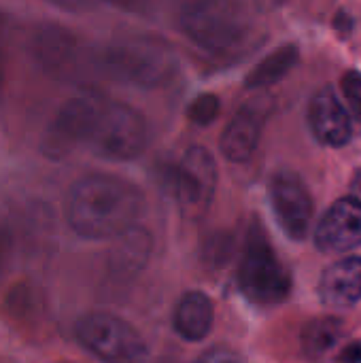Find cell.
Listing matches in <instances>:
<instances>
[{"mask_svg": "<svg viewBox=\"0 0 361 363\" xmlns=\"http://www.w3.org/2000/svg\"><path fill=\"white\" fill-rule=\"evenodd\" d=\"M143 211L140 189L115 174H89L68 194V223L89 240L121 236L132 230Z\"/></svg>", "mask_w": 361, "mask_h": 363, "instance_id": "1", "label": "cell"}, {"mask_svg": "<svg viewBox=\"0 0 361 363\" xmlns=\"http://www.w3.org/2000/svg\"><path fill=\"white\" fill-rule=\"evenodd\" d=\"M179 26L200 49L223 53L245 36L247 17L238 0H181Z\"/></svg>", "mask_w": 361, "mask_h": 363, "instance_id": "2", "label": "cell"}, {"mask_svg": "<svg viewBox=\"0 0 361 363\" xmlns=\"http://www.w3.org/2000/svg\"><path fill=\"white\" fill-rule=\"evenodd\" d=\"M174 51L155 38H130L102 53V68L123 83L140 87L166 85L177 72Z\"/></svg>", "mask_w": 361, "mask_h": 363, "instance_id": "3", "label": "cell"}, {"mask_svg": "<svg viewBox=\"0 0 361 363\" xmlns=\"http://www.w3.org/2000/svg\"><path fill=\"white\" fill-rule=\"evenodd\" d=\"M238 285L243 294L260 306L279 304L289 296L291 274L260 230H253L247 240L238 270Z\"/></svg>", "mask_w": 361, "mask_h": 363, "instance_id": "4", "label": "cell"}, {"mask_svg": "<svg viewBox=\"0 0 361 363\" xmlns=\"http://www.w3.org/2000/svg\"><path fill=\"white\" fill-rule=\"evenodd\" d=\"M147 143V121L134 106L123 102H104L87 145L100 157L128 162L138 157L145 151Z\"/></svg>", "mask_w": 361, "mask_h": 363, "instance_id": "5", "label": "cell"}, {"mask_svg": "<svg viewBox=\"0 0 361 363\" xmlns=\"http://www.w3.org/2000/svg\"><path fill=\"white\" fill-rule=\"evenodd\" d=\"M79 342L104 363H143L147 345L123 319L109 313H91L77 323Z\"/></svg>", "mask_w": 361, "mask_h": 363, "instance_id": "6", "label": "cell"}, {"mask_svg": "<svg viewBox=\"0 0 361 363\" xmlns=\"http://www.w3.org/2000/svg\"><path fill=\"white\" fill-rule=\"evenodd\" d=\"M217 189V164L209 149L189 147L174 172V194L187 219L206 215Z\"/></svg>", "mask_w": 361, "mask_h": 363, "instance_id": "7", "label": "cell"}, {"mask_svg": "<svg viewBox=\"0 0 361 363\" xmlns=\"http://www.w3.org/2000/svg\"><path fill=\"white\" fill-rule=\"evenodd\" d=\"M104 102L91 96H79L68 100L45 136V153L53 160L64 157L77 145L89 143L96 121L102 113Z\"/></svg>", "mask_w": 361, "mask_h": 363, "instance_id": "8", "label": "cell"}, {"mask_svg": "<svg viewBox=\"0 0 361 363\" xmlns=\"http://www.w3.org/2000/svg\"><path fill=\"white\" fill-rule=\"evenodd\" d=\"M270 204L281 230L294 240H304L313 221V198L304 181L294 172H277L270 181Z\"/></svg>", "mask_w": 361, "mask_h": 363, "instance_id": "9", "label": "cell"}, {"mask_svg": "<svg viewBox=\"0 0 361 363\" xmlns=\"http://www.w3.org/2000/svg\"><path fill=\"white\" fill-rule=\"evenodd\" d=\"M309 123L315 138L328 147H343L353 138V115L332 87H321L309 106Z\"/></svg>", "mask_w": 361, "mask_h": 363, "instance_id": "10", "label": "cell"}, {"mask_svg": "<svg viewBox=\"0 0 361 363\" xmlns=\"http://www.w3.org/2000/svg\"><path fill=\"white\" fill-rule=\"evenodd\" d=\"M317 247L328 253L351 251L361 245V200L343 198L330 206L321 219L317 234Z\"/></svg>", "mask_w": 361, "mask_h": 363, "instance_id": "11", "label": "cell"}, {"mask_svg": "<svg viewBox=\"0 0 361 363\" xmlns=\"http://www.w3.org/2000/svg\"><path fill=\"white\" fill-rule=\"evenodd\" d=\"M319 296L334 311L353 306L361 298V257H345L332 264L321 277Z\"/></svg>", "mask_w": 361, "mask_h": 363, "instance_id": "12", "label": "cell"}, {"mask_svg": "<svg viewBox=\"0 0 361 363\" xmlns=\"http://www.w3.org/2000/svg\"><path fill=\"white\" fill-rule=\"evenodd\" d=\"M260 134H262V115L257 108L247 106L243 111H238L232 121L226 125L223 134H221V153L230 160V162H247L260 143Z\"/></svg>", "mask_w": 361, "mask_h": 363, "instance_id": "13", "label": "cell"}, {"mask_svg": "<svg viewBox=\"0 0 361 363\" xmlns=\"http://www.w3.org/2000/svg\"><path fill=\"white\" fill-rule=\"evenodd\" d=\"M74 49H77V40L72 38L68 30L60 26L49 23L36 32L34 55L38 64L53 74H60L68 68V64L74 57Z\"/></svg>", "mask_w": 361, "mask_h": 363, "instance_id": "14", "label": "cell"}, {"mask_svg": "<svg viewBox=\"0 0 361 363\" xmlns=\"http://www.w3.org/2000/svg\"><path fill=\"white\" fill-rule=\"evenodd\" d=\"M215 319L213 302L202 291H189L181 298L174 311V328L187 340H202L209 336Z\"/></svg>", "mask_w": 361, "mask_h": 363, "instance_id": "15", "label": "cell"}, {"mask_svg": "<svg viewBox=\"0 0 361 363\" xmlns=\"http://www.w3.org/2000/svg\"><path fill=\"white\" fill-rule=\"evenodd\" d=\"M298 47L296 45H283L277 51H272L270 55H266L249 74H247V87L255 89V87H268L279 83L281 79H285L294 66L298 64Z\"/></svg>", "mask_w": 361, "mask_h": 363, "instance_id": "16", "label": "cell"}, {"mask_svg": "<svg viewBox=\"0 0 361 363\" xmlns=\"http://www.w3.org/2000/svg\"><path fill=\"white\" fill-rule=\"evenodd\" d=\"M343 325L336 319H317L304 330V349L313 357H321L340 340Z\"/></svg>", "mask_w": 361, "mask_h": 363, "instance_id": "17", "label": "cell"}, {"mask_svg": "<svg viewBox=\"0 0 361 363\" xmlns=\"http://www.w3.org/2000/svg\"><path fill=\"white\" fill-rule=\"evenodd\" d=\"M219 113H221V102H219V98L215 94H202V96H198L189 104V108H187V117L194 123H198V125L213 123L219 117Z\"/></svg>", "mask_w": 361, "mask_h": 363, "instance_id": "18", "label": "cell"}, {"mask_svg": "<svg viewBox=\"0 0 361 363\" xmlns=\"http://www.w3.org/2000/svg\"><path fill=\"white\" fill-rule=\"evenodd\" d=\"M340 91L343 98L347 102L349 113L353 115V119L361 121V72L355 68H349L343 77H340Z\"/></svg>", "mask_w": 361, "mask_h": 363, "instance_id": "19", "label": "cell"}, {"mask_svg": "<svg viewBox=\"0 0 361 363\" xmlns=\"http://www.w3.org/2000/svg\"><path fill=\"white\" fill-rule=\"evenodd\" d=\"M198 363H243V362H240V357H238L232 349L217 347V349L209 351L206 355H202Z\"/></svg>", "mask_w": 361, "mask_h": 363, "instance_id": "20", "label": "cell"}, {"mask_svg": "<svg viewBox=\"0 0 361 363\" xmlns=\"http://www.w3.org/2000/svg\"><path fill=\"white\" fill-rule=\"evenodd\" d=\"M47 2H51L53 6L64 9V11H72V13L87 11L94 4V0H47Z\"/></svg>", "mask_w": 361, "mask_h": 363, "instance_id": "21", "label": "cell"}, {"mask_svg": "<svg viewBox=\"0 0 361 363\" xmlns=\"http://www.w3.org/2000/svg\"><path fill=\"white\" fill-rule=\"evenodd\" d=\"M287 0H255V6L262 11V13H270V11H277L285 4Z\"/></svg>", "mask_w": 361, "mask_h": 363, "instance_id": "22", "label": "cell"}, {"mask_svg": "<svg viewBox=\"0 0 361 363\" xmlns=\"http://www.w3.org/2000/svg\"><path fill=\"white\" fill-rule=\"evenodd\" d=\"M6 249H9V240H6V234L0 230V264H2V259L6 255Z\"/></svg>", "mask_w": 361, "mask_h": 363, "instance_id": "23", "label": "cell"}, {"mask_svg": "<svg viewBox=\"0 0 361 363\" xmlns=\"http://www.w3.org/2000/svg\"><path fill=\"white\" fill-rule=\"evenodd\" d=\"M353 198H357V200H361V170L357 172V177H355V181H353Z\"/></svg>", "mask_w": 361, "mask_h": 363, "instance_id": "24", "label": "cell"}, {"mask_svg": "<svg viewBox=\"0 0 361 363\" xmlns=\"http://www.w3.org/2000/svg\"><path fill=\"white\" fill-rule=\"evenodd\" d=\"M106 2H111V4H115L119 9H132L136 4V0H106Z\"/></svg>", "mask_w": 361, "mask_h": 363, "instance_id": "25", "label": "cell"}, {"mask_svg": "<svg viewBox=\"0 0 361 363\" xmlns=\"http://www.w3.org/2000/svg\"><path fill=\"white\" fill-rule=\"evenodd\" d=\"M4 72H6V60H4V53L0 51V85L4 81Z\"/></svg>", "mask_w": 361, "mask_h": 363, "instance_id": "26", "label": "cell"}, {"mask_svg": "<svg viewBox=\"0 0 361 363\" xmlns=\"http://www.w3.org/2000/svg\"><path fill=\"white\" fill-rule=\"evenodd\" d=\"M4 30H6V17L0 13V38L4 36Z\"/></svg>", "mask_w": 361, "mask_h": 363, "instance_id": "27", "label": "cell"}]
</instances>
